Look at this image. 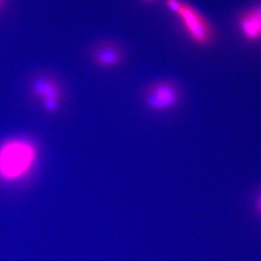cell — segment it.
I'll return each instance as SVG.
<instances>
[{
  "label": "cell",
  "mask_w": 261,
  "mask_h": 261,
  "mask_svg": "<svg viewBox=\"0 0 261 261\" xmlns=\"http://www.w3.org/2000/svg\"><path fill=\"white\" fill-rule=\"evenodd\" d=\"M253 210L256 215L261 218V188L254 197Z\"/></svg>",
  "instance_id": "7"
},
{
  "label": "cell",
  "mask_w": 261,
  "mask_h": 261,
  "mask_svg": "<svg viewBox=\"0 0 261 261\" xmlns=\"http://www.w3.org/2000/svg\"><path fill=\"white\" fill-rule=\"evenodd\" d=\"M237 24L245 41L249 43L261 41V2L241 12Z\"/></svg>",
  "instance_id": "6"
},
{
  "label": "cell",
  "mask_w": 261,
  "mask_h": 261,
  "mask_svg": "<svg viewBox=\"0 0 261 261\" xmlns=\"http://www.w3.org/2000/svg\"><path fill=\"white\" fill-rule=\"evenodd\" d=\"M143 99L145 106L153 112H169L175 109L180 103L181 90L174 81H155L145 88Z\"/></svg>",
  "instance_id": "3"
},
{
  "label": "cell",
  "mask_w": 261,
  "mask_h": 261,
  "mask_svg": "<svg viewBox=\"0 0 261 261\" xmlns=\"http://www.w3.org/2000/svg\"><path fill=\"white\" fill-rule=\"evenodd\" d=\"M89 59L97 68L108 70L121 65L126 58V51L120 42L104 40L94 42L88 51Z\"/></svg>",
  "instance_id": "5"
},
{
  "label": "cell",
  "mask_w": 261,
  "mask_h": 261,
  "mask_svg": "<svg viewBox=\"0 0 261 261\" xmlns=\"http://www.w3.org/2000/svg\"><path fill=\"white\" fill-rule=\"evenodd\" d=\"M30 91L35 99L40 101L42 107L49 113L57 112L64 96L62 81L56 75L44 73L31 81Z\"/></svg>",
  "instance_id": "4"
},
{
  "label": "cell",
  "mask_w": 261,
  "mask_h": 261,
  "mask_svg": "<svg viewBox=\"0 0 261 261\" xmlns=\"http://www.w3.org/2000/svg\"><path fill=\"white\" fill-rule=\"evenodd\" d=\"M160 0H140L143 4L149 6L155 5Z\"/></svg>",
  "instance_id": "8"
},
{
  "label": "cell",
  "mask_w": 261,
  "mask_h": 261,
  "mask_svg": "<svg viewBox=\"0 0 261 261\" xmlns=\"http://www.w3.org/2000/svg\"><path fill=\"white\" fill-rule=\"evenodd\" d=\"M6 0H0V12L5 7Z\"/></svg>",
  "instance_id": "9"
},
{
  "label": "cell",
  "mask_w": 261,
  "mask_h": 261,
  "mask_svg": "<svg viewBox=\"0 0 261 261\" xmlns=\"http://www.w3.org/2000/svg\"><path fill=\"white\" fill-rule=\"evenodd\" d=\"M166 9L177 17L189 39L198 47H207L215 40V28L194 6L184 0H164Z\"/></svg>",
  "instance_id": "2"
},
{
  "label": "cell",
  "mask_w": 261,
  "mask_h": 261,
  "mask_svg": "<svg viewBox=\"0 0 261 261\" xmlns=\"http://www.w3.org/2000/svg\"><path fill=\"white\" fill-rule=\"evenodd\" d=\"M37 156V148L30 140H7L0 145V179L11 182L24 177L34 167Z\"/></svg>",
  "instance_id": "1"
}]
</instances>
